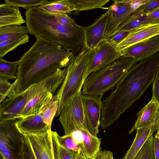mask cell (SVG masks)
Masks as SVG:
<instances>
[{
    "label": "cell",
    "instance_id": "cb8c5ba5",
    "mask_svg": "<svg viewBox=\"0 0 159 159\" xmlns=\"http://www.w3.org/2000/svg\"><path fill=\"white\" fill-rule=\"evenodd\" d=\"M70 1L75 8V13L76 14L80 11L96 8L108 10V7L104 6L110 0H70Z\"/></svg>",
    "mask_w": 159,
    "mask_h": 159
},
{
    "label": "cell",
    "instance_id": "f6af8a7d",
    "mask_svg": "<svg viewBox=\"0 0 159 159\" xmlns=\"http://www.w3.org/2000/svg\"><path fill=\"white\" fill-rule=\"evenodd\" d=\"M147 13L152 23H159V11H153Z\"/></svg>",
    "mask_w": 159,
    "mask_h": 159
},
{
    "label": "cell",
    "instance_id": "d6a6232c",
    "mask_svg": "<svg viewBox=\"0 0 159 159\" xmlns=\"http://www.w3.org/2000/svg\"><path fill=\"white\" fill-rule=\"evenodd\" d=\"M142 24L132 13L126 20L119 26L115 33L123 31H130Z\"/></svg>",
    "mask_w": 159,
    "mask_h": 159
},
{
    "label": "cell",
    "instance_id": "f546056e",
    "mask_svg": "<svg viewBox=\"0 0 159 159\" xmlns=\"http://www.w3.org/2000/svg\"><path fill=\"white\" fill-rule=\"evenodd\" d=\"M154 136L151 135L133 159H155L153 148Z\"/></svg>",
    "mask_w": 159,
    "mask_h": 159
},
{
    "label": "cell",
    "instance_id": "b9f144b4",
    "mask_svg": "<svg viewBox=\"0 0 159 159\" xmlns=\"http://www.w3.org/2000/svg\"><path fill=\"white\" fill-rule=\"evenodd\" d=\"M153 151L155 159H159V134H155L153 143Z\"/></svg>",
    "mask_w": 159,
    "mask_h": 159
},
{
    "label": "cell",
    "instance_id": "d4e9b609",
    "mask_svg": "<svg viewBox=\"0 0 159 159\" xmlns=\"http://www.w3.org/2000/svg\"><path fill=\"white\" fill-rule=\"evenodd\" d=\"M19 64L16 61H7L0 58V76L8 80H16Z\"/></svg>",
    "mask_w": 159,
    "mask_h": 159
},
{
    "label": "cell",
    "instance_id": "d6986e66",
    "mask_svg": "<svg viewBox=\"0 0 159 159\" xmlns=\"http://www.w3.org/2000/svg\"><path fill=\"white\" fill-rule=\"evenodd\" d=\"M17 125L20 129L24 134L40 132L49 130L48 126L43 121L42 112L20 119Z\"/></svg>",
    "mask_w": 159,
    "mask_h": 159
},
{
    "label": "cell",
    "instance_id": "7c38bea8",
    "mask_svg": "<svg viewBox=\"0 0 159 159\" xmlns=\"http://www.w3.org/2000/svg\"><path fill=\"white\" fill-rule=\"evenodd\" d=\"M121 56L133 59L138 62L159 52V35L148 39L120 51Z\"/></svg>",
    "mask_w": 159,
    "mask_h": 159
},
{
    "label": "cell",
    "instance_id": "ac0fdd59",
    "mask_svg": "<svg viewBox=\"0 0 159 159\" xmlns=\"http://www.w3.org/2000/svg\"><path fill=\"white\" fill-rule=\"evenodd\" d=\"M134 140L122 159H133L150 136L156 131L155 124L136 129Z\"/></svg>",
    "mask_w": 159,
    "mask_h": 159
},
{
    "label": "cell",
    "instance_id": "ab89813d",
    "mask_svg": "<svg viewBox=\"0 0 159 159\" xmlns=\"http://www.w3.org/2000/svg\"><path fill=\"white\" fill-rule=\"evenodd\" d=\"M159 7V0H150V1L141 7L138 10L143 12H151Z\"/></svg>",
    "mask_w": 159,
    "mask_h": 159
},
{
    "label": "cell",
    "instance_id": "2e32d148",
    "mask_svg": "<svg viewBox=\"0 0 159 159\" xmlns=\"http://www.w3.org/2000/svg\"><path fill=\"white\" fill-rule=\"evenodd\" d=\"M159 35V23L142 24L130 31L127 37L116 46L120 51L154 36Z\"/></svg>",
    "mask_w": 159,
    "mask_h": 159
},
{
    "label": "cell",
    "instance_id": "836d02e7",
    "mask_svg": "<svg viewBox=\"0 0 159 159\" xmlns=\"http://www.w3.org/2000/svg\"><path fill=\"white\" fill-rule=\"evenodd\" d=\"M130 31H123L116 32L107 37L106 39L116 46L127 37Z\"/></svg>",
    "mask_w": 159,
    "mask_h": 159
},
{
    "label": "cell",
    "instance_id": "277c9868",
    "mask_svg": "<svg viewBox=\"0 0 159 159\" xmlns=\"http://www.w3.org/2000/svg\"><path fill=\"white\" fill-rule=\"evenodd\" d=\"M94 50L83 48L71 57L63 81L53 97L59 101L55 117L59 116L66 102L81 92L84 82L89 75L90 65Z\"/></svg>",
    "mask_w": 159,
    "mask_h": 159
},
{
    "label": "cell",
    "instance_id": "7a4b0ae2",
    "mask_svg": "<svg viewBox=\"0 0 159 159\" xmlns=\"http://www.w3.org/2000/svg\"><path fill=\"white\" fill-rule=\"evenodd\" d=\"M74 54L57 43L36 38L19 60L16 93L24 92L57 70L67 67Z\"/></svg>",
    "mask_w": 159,
    "mask_h": 159
},
{
    "label": "cell",
    "instance_id": "5bb4252c",
    "mask_svg": "<svg viewBox=\"0 0 159 159\" xmlns=\"http://www.w3.org/2000/svg\"><path fill=\"white\" fill-rule=\"evenodd\" d=\"M56 91L52 88H45L30 91L31 98L24 108L22 118L42 112L44 107L53 99Z\"/></svg>",
    "mask_w": 159,
    "mask_h": 159
},
{
    "label": "cell",
    "instance_id": "e0dca14e",
    "mask_svg": "<svg viewBox=\"0 0 159 159\" xmlns=\"http://www.w3.org/2000/svg\"><path fill=\"white\" fill-rule=\"evenodd\" d=\"M159 110V105L157 102L152 98L137 113V119L128 134H131L135 129L155 124Z\"/></svg>",
    "mask_w": 159,
    "mask_h": 159
},
{
    "label": "cell",
    "instance_id": "4fadbf2b",
    "mask_svg": "<svg viewBox=\"0 0 159 159\" xmlns=\"http://www.w3.org/2000/svg\"><path fill=\"white\" fill-rule=\"evenodd\" d=\"M109 7V19L105 32L106 38L114 33L119 26L133 13L128 0H115Z\"/></svg>",
    "mask_w": 159,
    "mask_h": 159
},
{
    "label": "cell",
    "instance_id": "9c48e42d",
    "mask_svg": "<svg viewBox=\"0 0 159 159\" xmlns=\"http://www.w3.org/2000/svg\"><path fill=\"white\" fill-rule=\"evenodd\" d=\"M89 73L98 70L107 66L121 57L116 46L106 39L101 42L94 50Z\"/></svg>",
    "mask_w": 159,
    "mask_h": 159
},
{
    "label": "cell",
    "instance_id": "7dc6e473",
    "mask_svg": "<svg viewBox=\"0 0 159 159\" xmlns=\"http://www.w3.org/2000/svg\"><path fill=\"white\" fill-rule=\"evenodd\" d=\"M77 159H86V158L80 153L79 154Z\"/></svg>",
    "mask_w": 159,
    "mask_h": 159
},
{
    "label": "cell",
    "instance_id": "8fae6325",
    "mask_svg": "<svg viewBox=\"0 0 159 159\" xmlns=\"http://www.w3.org/2000/svg\"><path fill=\"white\" fill-rule=\"evenodd\" d=\"M109 15L107 10L97 18L92 24L84 27V48L94 50L106 39L105 32L108 23Z\"/></svg>",
    "mask_w": 159,
    "mask_h": 159
},
{
    "label": "cell",
    "instance_id": "8992f818",
    "mask_svg": "<svg viewBox=\"0 0 159 159\" xmlns=\"http://www.w3.org/2000/svg\"><path fill=\"white\" fill-rule=\"evenodd\" d=\"M19 119L0 121V155L5 159H23L25 136L18 126Z\"/></svg>",
    "mask_w": 159,
    "mask_h": 159
},
{
    "label": "cell",
    "instance_id": "7bdbcfd3",
    "mask_svg": "<svg viewBox=\"0 0 159 159\" xmlns=\"http://www.w3.org/2000/svg\"><path fill=\"white\" fill-rule=\"evenodd\" d=\"M93 159H114L112 152L107 150H100Z\"/></svg>",
    "mask_w": 159,
    "mask_h": 159
},
{
    "label": "cell",
    "instance_id": "44dd1931",
    "mask_svg": "<svg viewBox=\"0 0 159 159\" xmlns=\"http://www.w3.org/2000/svg\"><path fill=\"white\" fill-rule=\"evenodd\" d=\"M39 7L42 10L53 14H67L75 10L70 0H51L48 4Z\"/></svg>",
    "mask_w": 159,
    "mask_h": 159
},
{
    "label": "cell",
    "instance_id": "c3c4849f",
    "mask_svg": "<svg viewBox=\"0 0 159 159\" xmlns=\"http://www.w3.org/2000/svg\"><path fill=\"white\" fill-rule=\"evenodd\" d=\"M159 11V7L155 9V10H153V11Z\"/></svg>",
    "mask_w": 159,
    "mask_h": 159
},
{
    "label": "cell",
    "instance_id": "603a6c76",
    "mask_svg": "<svg viewBox=\"0 0 159 159\" xmlns=\"http://www.w3.org/2000/svg\"><path fill=\"white\" fill-rule=\"evenodd\" d=\"M30 33L26 26L12 25L0 27V42Z\"/></svg>",
    "mask_w": 159,
    "mask_h": 159
},
{
    "label": "cell",
    "instance_id": "52a82bcc",
    "mask_svg": "<svg viewBox=\"0 0 159 159\" xmlns=\"http://www.w3.org/2000/svg\"><path fill=\"white\" fill-rule=\"evenodd\" d=\"M82 95L81 92L68 100L59 116V120L64 129L65 135L77 130L87 131L84 126Z\"/></svg>",
    "mask_w": 159,
    "mask_h": 159
},
{
    "label": "cell",
    "instance_id": "bcb514c9",
    "mask_svg": "<svg viewBox=\"0 0 159 159\" xmlns=\"http://www.w3.org/2000/svg\"><path fill=\"white\" fill-rule=\"evenodd\" d=\"M155 127L156 131L159 134V110L155 122Z\"/></svg>",
    "mask_w": 159,
    "mask_h": 159
},
{
    "label": "cell",
    "instance_id": "83f0119b",
    "mask_svg": "<svg viewBox=\"0 0 159 159\" xmlns=\"http://www.w3.org/2000/svg\"><path fill=\"white\" fill-rule=\"evenodd\" d=\"M8 79L0 76V102L7 98H9L16 94L17 80L16 79L12 84Z\"/></svg>",
    "mask_w": 159,
    "mask_h": 159
},
{
    "label": "cell",
    "instance_id": "1f68e13d",
    "mask_svg": "<svg viewBox=\"0 0 159 159\" xmlns=\"http://www.w3.org/2000/svg\"><path fill=\"white\" fill-rule=\"evenodd\" d=\"M57 139L60 143L65 148L78 152L81 153V148L73 139L71 134L60 136L58 134Z\"/></svg>",
    "mask_w": 159,
    "mask_h": 159
},
{
    "label": "cell",
    "instance_id": "681fc988",
    "mask_svg": "<svg viewBox=\"0 0 159 159\" xmlns=\"http://www.w3.org/2000/svg\"><path fill=\"white\" fill-rule=\"evenodd\" d=\"M0 159H5L3 156L0 155Z\"/></svg>",
    "mask_w": 159,
    "mask_h": 159
},
{
    "label": "cell",
    "instance_id": "ffe728a7",
    "mask_svg": "<svg viewBox=\"0 0 159 159\" xmlns=\"http://www.w3.org/2000/svg\"><path fill=\"white\" fill-rule=\"evenodd\" d=\"M83 141L80 145L81 153L86 159H93L100 151L101 140L84 130H81Z\"/></svg>",
    "mask_w": 159,
    "mask_h": 159
},
{
    "label": "cell",
    "instance_id": "f35d334b",
    "mask_svg": "<svg viewBox=\"0 0 159 159\" xmlns=\"http://www.w3.org/2000/svg\"><path fill=\"white\" fill-rule=\"evenodd\" d=\"M133 14L143 24L152 23L147 12L138 10Z\"/></svg>",
    "mask_w": 159,
    "mask_h": 159
},
{
    "label": "cell",
    "instance_id": "ba28073f",
    "mask_svg": "<svg viewBox=\"0 0 159 159\" xmlns=\"http://www.w3.org/2000/svg\"><path fill=\"white\" fill-rule=\"evenodd\" d=\"M102 96L82 95L84 117V126L86 131L97 136L100 125L103 107Z\"/></svg>",
    "mask_w": 159,
    "mask_h": 159
},
{
    "label": "cell",
    "instance_id": "60d3db41",
    "mask_svg": "<svg viewBox=\"0 0 159 159\" xmlns=\"http://www.w3.org/2000/svg\"><path fill=\"white\" fill-rule=\"evenodd\" d=\"M131 11L133 13L141 7L148 2L150 0H128Z\"/></svg>",
    "mask_w": 159,
    "mask_h": 159
},
{
    "label": "cell",
    "instance_id": "4dcf8cb0",
    "mask_svg": "<svg viewBox=\"0 0 159 159\" xmlns=\"http://www.w3.org/2000/svg\"><path fill=\"white\" fill-rule=\"evenodd\" d=\"M25 23L19 9L17 11L9 15L0 17V27L12 25H19Z\"/></svg>",
    "mask_w": 159,
    "mask_h": 159
},
{
    "label": "cell",
    "instance_id": "e575fe53",
    "mask_svg": "<svg viewBox=\"0 0 159 159\" xmlns=\"http://www.w3.org/2000/svg\"><path fill=\"white\" fill-rule=\"evenodd\" d=\"M53 16L57 21L60 24L67 25H74L77 24L75 21L67 14H53Z\"/></svg>",
    "mask_w": 159,
    "mask_h": 159
},
{
    "label": "cell",
    "instance_id": "d590c367",
    "mask_svg": "<svg viewBox=\"0 0 159 159\" xmlns=\"http://www.w3.org/2000/svg\"><path fill=\"white\" fill-rule=\"evenodd\" d=\"M19 7L4 2L0 5V17L7 16L16 12Z\"/></svg>",
    "mask_w": 159,
    "mask_h": 159
},
{
    "label": "cell",
    "instance_id": "30bf717a",
    "mask_svg": "<svg viewBox=\"0 0 159 159\" xmlns=\"http://www.w3.org/2000/svg\"><path fill=\"white\" fill-rule=\"evenodd\" d=\"M28 89L0 102V121L20 119L28 102Z\"/></svg>",
    "mask_w": 159,
    "mask_h": 159
},
{
    "label": "cell",
    "instance_id": "6da1fadb",
    "mask_svg": "<svg viewBox=\"0 0 159 159\" xmlns=\"http://www.w3.org/2000/svg\"><path fill=\"white\" fill-rule=\"evenodd\" d=\"M159 67V52L137 62L103 102L101 125L107 128L139 99L153 82Z\"/></svg>",
    "mask_w": 159,
    "mask_h": 159
},
{
    "label": "cell",
    "instance_id": "74e56055",
    "mask_svg": "<svg viewBox=\"0 0 159 159\" xmlns=\"http://www.w3.org/2000/svg\"><path fill=\"white\" fill-rule=\"evenodd\" d=\"M152 83V98L156 100L159 105V67Z\"/></svg>",
    "mask_w": 159,
    "mask_h": 159
},
{
    "label": "cell",
    "instance_id": "4316f807",
    "mask_svg": "<svg viewBox=\"0 0 159 159\" xmlns=\"http://www.w3.org/2000/svg\"><path fill=\"white\" fill-rule=\"evenodd\" d=\"M58 106L59 101L53 98L43 111V121L48 126L49 130H51L52 122L57 114Z\"/></svg>",
    "mask_w": 159,
    "mask_h": 159
},
{
    "label": "cell",
    "instance_id": "484cf974",
    "mask_svg": "<svg viewBox=\"0 0 159 159\" xmlns=\"http://www.w3.org/2000/svg\"><path fill=\"white\" fill-rule=\"evenodd\" d=\"M29 36L27 34L0 42V58H2L19 46L29 43Z\"/></svg>",
    "mask_w": 159,
    "mask_h": 159
},
{
    "label": "cell",
    "instance_id": "ee69618b",
    "mask_svg": "<svg viewBox=\"0 0 159 159\" xmlns=\"http://www.w3.org/2000/svg\"><path fill=\"white\" fill-rule=\"evenodd\" d=\"M71 134L75 142L80 146L83 141V136L81 131L80 130L75 131Z\"/></svg>",
    "mask_w": 159,
    "mask_h": 159
},
{
    "label": "cell",
    "instance_id": "5b68a950",
    "mask_svg": "<svg viewBox=\"0 0 159 159\" xmlns=\"http://www.w3.org/2000/svg\"><path fill=\"white\" fill-rule=\"evenodd\" d=\"M137 62L132 58L121 56L106 66L91 73L84 84L82 94L102 96L115 87Z\"/></svg>",
    "mask_w": 159,
    "mask_h": 159
},
{
    "label": "cell",
    "instance_id": "8d00e7d4",
    "mask_svg": "<svg viewBox=\"0 0 159 159\" xmlns=\"http://www.w3.org/2000/svg\"><path fill=\"white\" fill-rule=\"evenodd\" d=\"M25 136L24 147L23 159H36L30 141L27 137L25 135Z\"/></svg>",
    "mask_w": 159,
    "mask_h": 159
},
{
    "label": "cell",
    "instance_id": "9a60e30c",
    "mask_svg": "<svg viewBox=\"0 0 159 159\" xmlns=\"http://www.w3.org/2000/svg\"><path fill=\"white\" fill-rule=\"evenodd\" d=\"M51 130L34 133L25 134L28 138L36 157L41 159H53Z\"/></svg>",
    "mask_w": 159,
    "mask_h": 159
},
{
    "label": "cell",
    "instance_id": "f1b7e54d",
    "mask_svg": "<svg viewBox=\"0 0 159 159\" xmlns=\"http://www.w3.org/2000/svg\"><path fill=\"white\" fill-rule=\"evenodd\" d=\"M4 3L17 7H22L27 11L30 8L48 4L51 1L47 0H4Z\"/></svg>",
    "mask_w": 159,
    "mask_h": 159
},
{
    "label": "cell",
    "instance_id": "3957f363",
    "mask_svg": "<svg viewBox=\"0 0 159 159\" xmlns=\"http://www.w3.org/2000/svg\"><path fill=\"white\" fill-rule=\"evenodd\" d=\"M25 24L30 34L39 38L57 43L74 53L84 48V27L67 25L58 22L52 14L39 6L26 11Z\"/></svg>",
    "mask_w": 159,
    "mask_h": 159
},
{
    "label": "cell",
    "instance_id": "7402d4cb",
    "mask_svg": "<svg viewBox=\"0 0 159 159\" xmlns=\"http://www.w3.org/2000/svg\"><path fill=\"white\" fill-rule=\"evenodd\" d=\"M58 134L51 131V141L53 159H77L79 153L67 149L62 146L57 139Z\"/></svg>",
    "mask_w": 159,
    "mask_h": 159
}]
</instances>
